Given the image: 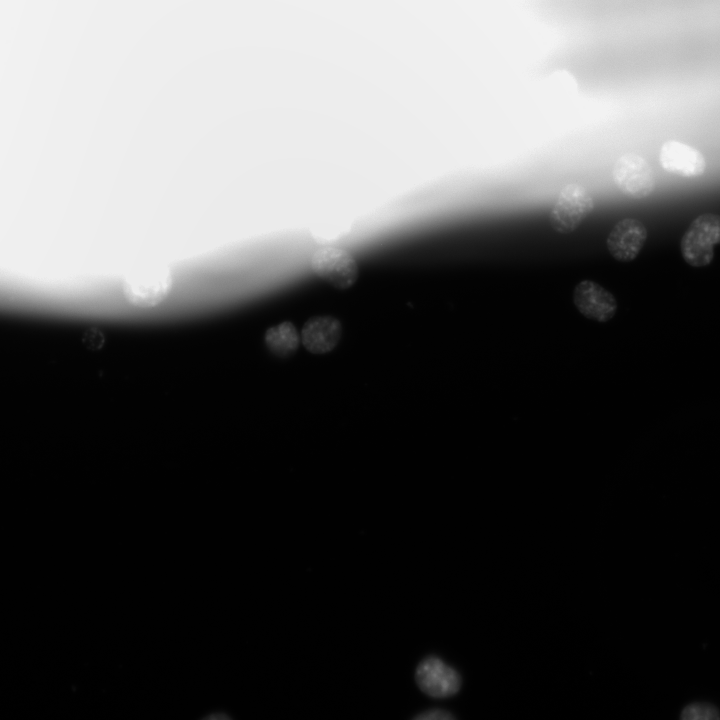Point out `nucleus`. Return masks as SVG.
I'll return each mask as SVG.
<instances>
[{"label":"nucleus","instance_id":"obj_8","mask_svg":"<svg viewBox=\"0 0 720 720\" xmlns=\"http://www.w3.org/2000/svg\"><path fill=\"white\" fill-rule=\"evenodd\" d=\"M658 160L666 172L686 178L700 177L706 170L704 155L678 140L665 141L659 149Z\"/></svg>","mask_w":720,"mask_h":720},{"label":"nucleus","instance_id":"obj_9","mask_svg":"<svg viewBox=\"0 0 720 720\" xmlns=\"http://www.w3.org/2000/svg\"><path fill=\"white\" fill-rule=\"evenodd\" d=\"M342 324L333 316L322 315L308 320L303 326L301 340L305 348L314 354L331 351L340 341Z\"/></svg>","mask_w":720,"mask_h":720},{"label":"nucleus","instance_id":"obj_11","mask_svg":"<svg viewBox=\"0 0 720 720\" xmlns=\"http://www.w3.org/2000/svg\"><path fill=\"white\" fill-rule=\"evenodd\" d=\"M299 341L297 329L287 321L271 327L265 334L266 346L278 356H287L294 352Z\"/></svg>","mask_w":720,"mask_h":720},{"label":"nucleus","instance_id":"obj_14","mask_svg":"<svg viewBox=\"0 0 720 720\" xmlns=\"http://www.w3.org/2000/svg\"><path fill=\"white\" fill-rule=\"evenodd\" d=\"M200 720H233L229 714L223 711L212 712Z\"/></svg>","mask_w":720,"mask_h":720},{"label":"nucleus","instance_id":"obj_2","mask_svg":"<svg viewBox=\"0 0 720 720\" xmlns=\"http://www.w3.org/2000/svg\"><path fill=\"white\" fill-rule=\"evenodd\" d=\"M720 244V215L704 213L689 225L680 241L681 254L693 267L708 265Z\"/></svg>","mask_w":720,"mask_h":720},{"label":"nucleus","instance_id":"obj_10","mask_svg":"<svg viewBox=\"0 0 720 720\" xmlns=\"http://www.w3.org/2000/svg\"><path fill=\"white\" fill-rule=\"evenodd\" d=\"M172 280L168 276H151L127 281L123 293L127 301L142 308L160 304L169 294Z\"/></svg>","mask_w":720,"mask_h":720},{"label":"nucleus","instance_id":"obj_5","mask_svg":"<svg viewBox=\"0 0 720 720\" xmlns=\"http://www.w3.org/2000/svg\"><path fill=\"white\" fill-rule=\"evenodd\" d=\"M415 680L423 693L432 698H447L461 688L459 673L442 659L429 656L417 666Z\"/></svg>","mask_w":720,"mask_h":720},{"label":"nucleus","instance_id":"obj_6","mask_svg":"<svg viewBox=\"0 0 720 720\" xmlns=\"http://www.w3.org/2000/svg\"><path fill=\"white\" fill-rule=\"evenodd\" d=\"M572 300L580 314L601 323L611 320L618 308L614 294L590 279L581 280L575 286Z\"/></svg>","mask_w":720,"mask_h":720},{"label":"nucleus","instance_id":"obj_12","mask_svg":"<svg viewBox=\"0 0 720 720\" xmlns=\"http://www.w3.org/2000/svg\"><path fill=\"white\" fill-rule=\"evenodd\" d=\"M679 720H720V709L710 702H691L683 707Z\"/></svg>","mask_w":720,"mask_h":720},{"label":"nucleus","instance_id":"obj_4","mask_svg":"<svg viewBox=\"0 0 720 720\" xmlns=\"http://www.w3.org/2000/svg\"><path fill=\"white\" fill-rule=\"evenodd\" d=\"M314 273L333 287L346 289L357 280L359 270L355 258L338 247H324L318 250L311 262Z\"/></svg>","mask_w":720,"mask_h":720},{"label":"nucleus","instance_id":"obj_7","mask_svg":"<svg viewBox=\"0 0 720 720\" xmlns=\"http://www.w3.org/2000/svg\"><path fill=\"white\" fill-rule=\"evenodd\" d=\"M648 237L642 221L627 217L618 221L606 238L610 255L619 262H631L641 252Z\"/></svg>","mask_w":720,"mask_h":720},{"label":"nucleus","instance_id":"obj_1","mask_svg":"<svg viewBox=\"0 0 720 720\" xmlns=\"http://www.w3.org/2000/svg\"><path fill=\"white\" fill-rule=\"evenodd\" d=\"M594 206V198L586 187L577 183L567 184L551 205L548 217L550 226L560 234L572 233L589 216Z\"/></svg>","mask_w":720,"mask_h":720},{"label":"nucleus","instance_id":"obj_13","mask_svg":"<svg viewBox=\"0 0 720 720\" xmlns=\"http://www.w3.org/2000/svg\"><path fill=\"white\" fill-rule=\"evenodd\" d=\"M413 720H456L454 716L441 709H431L418 714Z\"/></svg>","mask_w":720,"mask_h":720},{"label":"nucleus","instance_id":"obj_3","mask_svg":"<svg viewBox=\"0 0 720 720\" xmlns=\"http://www.w3.org/2000/svg\"><path fill=\"white\" fill-rule=\"evenodd\" d=\"M611 175L617 189L628 198L645 199L655 190L654 170L641 155L622 154L615 161Z\"/></svg>","mask_w":720,"mask_h":720}]
</instances>
